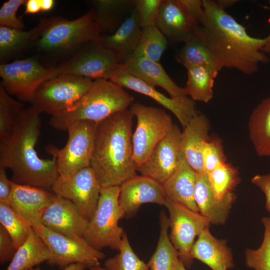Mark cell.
I'll return each instance as SVG.
<instances>
[{
	"label": "cell",
	"mask_w": 270,
	"mask_h": 270,
	"mask_svg": "<svg viewBox=\"0 0 270 270\" xmlns=\"http://www.w3.org/2000/svg\"><path fill=\"white\" fill-rule=\"evenodd\" d=\"M134 100L124 88L110 80H96L71 107L52 116L49 124L56 130H66L80 121L98 123L114 114L128 109Z\"/></svg>",
	"instance_id": "4"
},
{
	"label": "cell",
	"mask_w": 270,
	"mask_h": 270,
	"mask_svg": "<svg viewBox=\"0 0 270 270\" xmlns=\"http://www.w3.org/2000/svg\"><path fill=\"white\" fill-rule=\"evenodd\" d=\"M40 22L42 28L34 45L52 56L72 54L84 44L98 40L100 35L91 10L74 20L54 16Z\"/></svg>",
	"instance_id": "5"
},
{
	"label": "cell",
	"mask_w": 270,
	"mask_h": 270,
	"mask_svg": "<svg viewBox=\"0 0 270 270\" xmlns=\"http://www.w3.org/2000/svg\"><path fill=\"white\" fill-rule=\"evenodd\" d=\"M42 28L40 21L36 26L26 31L0 26V60L2 64L28 46L34 44Z\"/></svg>",
	"instance_id": "31"
},
{
	"label": "cell",
	"mask_w": 270,
	"mask_h": 270,
	"mask_svg": "<svg viewBox=\"0 0 270 270\" xmlns=\"http://www.w3.org/2000/svg\"><path fill=\"white\" fill-rule=\"evenodd\" d=\"M184 44V46L176 54L175 58L186 68L193 66H203L218 72L224 68L210 49L196 36Z\"/></svg>",
	"instance_id": "30"
},
{
	"label": "cell",
	"mask_w": 270,
	"mask_h": 270,
	"mask_svg": "<svg viewBox=\"0 0 270 270\" xmlns=\"http://www.w3.org/2000/svg\"><path fill=\"white\" fill-rule=\"evenodd\" d=\"M88 268L90 270H108L105 268L102 267L100 264L92 266Z\"/></svg>",
	"instance_id": "52"
},
{
	"label": "cell",
	"mask_w": 270,
	"mask_h": 270,
	"mask_svg": "<svg viewBox=\"0 0 270 270\" xmlns=\"http://www.w3.org/2000/svg\"><path fill=\"white\" fill-rule=\"evenodd\" d=\"M6 170L0 166V202L9 204L12 182L8 178Z\"/></svg>",
	"instance_id": "45"
},
{
	"label": "cell",
	"mask_w": 270,
	"mask_h": 270,
	"mask_svg": "<svg viewBox=\"0 0 270 270\" xmlns=\"http://www.w3.org/2000/svg\"><path fill=\"white\" fill-rule=\"evenodd\" d=\"M210 124L204 114H196L182 132L180 149L188 164L196 172H204L202 148L209 140Z\"/></svg>",
	"instance_id": "23"
},
{
	"label": "cell",
	"mask_w": 270,
	"mask_h": 270,
	"mask_svg": "<svg viewBox=\"0 0 270 270\" xmlns=\"http://www.w3.org/2000/svg\"><path fill=\"white\" fill-rule=\"evenodd\" d=\"M40 224L66 236L84 238L88 220L72 202L55 194L43 214Z\"/></svg>",
	"instance_id": "18"
},
{
	"label": "cell",
	"mask_w": 270,
	"mask_h": 270,
	"mask_svg": "<svg viewBox=\"0 0 270 270\" xmlns=\"http://www.w3.org/2000/svg\"><path fill=\"white\" fill-rule=\"evenodd\" d=\"M261 221L264 228L262 242L256 250H246V264L254 270H270V217H263Z\"/></svg>",
	"instance_id": "39"
},
{
	"label": "cell",
	"mask_w": 270,
	"mask_h": 270,
	"mask_svg": "<svg viewBox=\"0 0 270 270\" xmlns=\"http://www.w3.org/2000/svg\"><path fill=\"white\" fill-rule=\"evenodd\" d=\"M0 223L11 236L17 250L27 240L32 226L10 204L0 202Z\"/></svg>",
	"instance_id": "35"
},
{
	"label": "cell",
	"mask_w": 270,
	"mask_h": 270,
	"mask_svg": "<svg viewBox=\"0 0 270 270\" xmlns=\"http://www.w3.org/2000/svg\"><path fill=\"white\" fill-rule=\"evenodd\" d=\"M58 75L57 66L44 68L34 58L0 65V85L9 94L23 101L30 102L43 82Z\"/></svg>",
	"instance_id": "11"
},
{
	"label": "cell",
	"mask_w": 270,
	"mask_h": 270,
	"mask_svg": "<svg viewBox=\"0 0 270 270\" xmlns=\"http://www.w3.org/2000/svg\"><path fill=\"white\" fill-rule=\"evenodd\" d=\"M118 250L116 256L104 261V266L108 270H150L148 264L134 252L126 232Z\"/></svg>",
	"instance_id": "38"
},
{
	"label": "cell",
	"mask_w": 270,
	"mask_h": 270,
	"mask_svg": "<svg viewBox=\"0 0 270 270\" xmlns=\"http://www.w3.org/2000/svg\"><path fill=\"white\" fill-rule=\"evenodd\" d=\"M48 246L51 256L47 263L64 268L76 263L88 268L100 264L106 256L90 246L84 238H72L56 233L42 224L32 227Z\"/></svg>",
	"instance_id": "12"
},
{
	"label": "cell",
	"mask_w": 270,
	"mask_h": 270,
	"mask_svg": "<svg viewBox=\"0 0 270 270\" xmlns=\"http://www.w3.org/2000/svg\"><path fill=\"white\" fill-rule=\"evenodd\" d=\"M207 175L212 192L219 200L234 194L240 180L238 170L227 162L220 164Z\"/></svg>",
	"instance_id": "34"
},
{
	"label": "cell",
	"mask_w": 270,
	"mask_h": 270,
	"mask_svg": "<svg viewBox=\"0 0 270 270\" xmlns=\"http://www.w3.org/2000/svg\"><path fill=\"white\" fill-rule=\"evenodd\" d=\"M88 267L82 264L76 263L71 264L66 268H64L62 270H84ZM30 270H40L39 268H33Z\"/></svg>",
	"instance_id": "47"
},
{
	"label": "cell",
	"mask_w": 270,
	"mask_h": 270,
	"mask_svg": "<svg viewBox=\"0 0 270 270\" xmlns=\"http://www.w3.org/2000/svg\"><path fill=\"white\" fill-rule=\"evenodd\" d=\"M122 62L115 52L96 40L82 46L57 67L60 74H70L94 80H110Z\"/></svg>",
	"instance_id": "10"
},
{
	"label": "cell",
	"mask_w": 270,
	"mask_h": 270,
	"mask_svg": "<svg viewBox=\"0 0 270 270\" xmlns=\"http://www.w3.org/2000/svg\"><path fill=\"white\" fill-rule=\"evenodd\" d=\"M129 110L137 120L132 142L134 160L138 167L148 158L174 124L171 116L160 108L134 102Z\"/></svg>",
	"instance_id": "9"
},
{
	"label": "cell",
	"mask_w": 270,
	"mask_h": 270,
	"mask_svg": "<svg viewBox=\"0 0 270 270\" xmlns=\"http://www.w3.org/2000/svg\"><path fill=\"white\" fill-rule=\"evenodd\" d=\"M98 123L83 120L68 129V140L62 149L50 146L46 150L56 158L58 176L66 178L90 166Z\"/></svg>",
	"instance_id": "8"
},
{
	"label": "cell",
	"mask_w": 270,
	"mask_h": 270,
	"mask_svg": "<svg viewBox=\"0 0 270 270\" xmlns=\"http://www.w3.org/2000/svg\"><path fill=\"white\" fill-rule=\"evenodd\" d=\"M26 0H9L4 2L0 8V25L2 26L24 30V25L21 17L16 16L19 8Z\"/></svg>",
	"instance_id": "42"
},
{
	"label": "cell",
	"mask_w": 270,
	"mask_h": 270,
	"mask_svg": "<svg viewBox=\"0 0 270 270\" xmlns=\"http://www.w3.org/2000/svg\"><path fill=\"white\" fill-rule=\"evenodd\" d=\"M92 80L61 74L43 82L29 102L40 114L55 116L71 107L90 89Z\"/></svg>",
	"instance_id": "7"
},
{
	"label": "cell",
	"mask_w": 270,
	"mask_h": 270,
	"mask_svg": "<svg viewBox=\"0 0 270 270\" xmlns=\"http://www.w3.org/2000/svg\"><path fill=\"white\" fill-rule=\"evenodd\" d=\"M204 172L208 174L220 164L226 162L222 141L219 138L206 141L202 148Z\"/></svg>",
	"instance_id": "40"
},
{
	"label": "cell",
	"mask_w": 270,
	"mask_h": 270,
	"mask_svg": "<svg viewBox=\"0 0 270 270\" xmlns=\"http://www.w3.org/2000/svg\"><path fill=\"white\" fill-rule=\"evenodd\" d=\"M40 114L25 108L18 118L12 136L0 142V166L10 169L14 183L39 188H51L58 174L56 158L38 157L36 145L40 135Z\"/></svg>",
	"instance_id": "2"
},
{
	"label": "cell",
	"mask_w": 270,
	"mask_h": 270,
	"mask_svg": "<svg viewBox=\"0 0 270 270\" xmlns=\"http://www.w3.org/2000/svg\"><path fill=\"white\" fill-rule=\"evenodd\" d=\"M252 182L264 194L266 198V208L270 212V173L254 176L252 179Z\"/></svg>",
	"instance_id": "44"
},
{
	"label": "cell",
	"mask_w": 270,
	"mask_h": 270,
	"mask_svg": "<svg viewBox=\"0 0 270 270\" xmlns=\"http://www.w3.org/2000/svg\"><path fill=\"white\" fill-rule=\"evenodd\" d=\"M24 108V104L10 97L0 85V142L12 136L16 122Z\"/></svg>",
	"instance_id": "37"
},
{
	"label": "cell",
	"mask_w": 270,
	"mask_h": 270,
	"mask_svg": "<svg viewBox=\"0 0 270 270\" xmlns=\"http://www.w3.org/2000/svg\"><path fill=\"white\" fill-rule=\"evenodd\" d=\"M181 134L179 127L174 124L172 130L154 146L148 158L137 167L136 171L163 184L178 167Z\"/></svg>",
	"instance_id": "15"
},
{
	"label": "cell",
	"mask_w": 270,
	"mask_h": 270,
	"mask_svg": "<svg viewBox=\"0 0 270 270\" xmlns=\"http://www.w3.org/2000/svg\"><path fill=\"white\" fill-rule=\"evenodd\" d=\"M250 138L257 154L270 156V97L252 110L248 124Z\"/></svg>",
	"instance_id": "28"
},
{
	"label": "cell",
	"mask_w": 270,
	"mask_h": 270,
	"mask_svg": "<svg viewBox=\"0 0 270 270\" xmlns=\"http://www.w3.org/2000/svg\"><path fill=\"white\" fill-rule=\"evenodd\" d=\"M122 68L131 75L148 84L164 88L172 98H182L188 96L184 88L176 84L160 62L132 52L126 58Z\"/></svg>",
	"instance_id": "20"
},
{
	"label": "cell",
	"mask_w": 270,
	"mask_h": 270,
	"mask_svg": "<svg viewBox=\"0 0 270 270\" xmlns=\"http://www.w3.org/2000/svg\"><path fill=\"white\" fill-rule=\"evenodd\" d=\"M187 81L184 90L186 96L194 101L207 103L213 97L214 80L218 72L207 67L187 68Z\"/></svg>",
	"instance_id": "32"
},
{
	"label": "cell",
	"mask_w": 270,
	"mask_h": 270,
	"mask_svg": "<svg viewBox=\"0 0 270 270\" xmlns=\"http://www.w3.org/2000/svg\"><path fill=\"white\" fill-rule=\"evenodd\" d=\"M16 250L13 240L4 226L0 224V262L11 261Z\"/></svg>",
	"instance_id": "43"
},
{
	"label": "cell",
	"mask_w": 270,
	"mask_h": 270,
	"mask_svg": "<svg viewBox=\"0 0 270 270\" xmlns=\"http://www.w3.org/2000/svg\"><path fill=\"white\" fill-rule=\"evenodd\" d=\"M141 31L138 16L134 8L114 34H100L98 41L115 52L124 62L135 50Z\"/></svg>",
	"instance_id": "27"
},
{
	"label": "cell",
	"mask_w": 270,
	"mask_h": 270,
	"mask_svg": "<svg viewBox=\"0 0 270 270\" xmlns=\"http://www.w3.org/2000/svg\"><path fill=\"white\" fill-rule=\"evenodd\" d=\"M156 24L166 37L184 43L194 36L199 25L182 0H162Z\"/></svg>",
	"instance_id": "19"
},
{
	"label": "cell",
	"mask_w": 270,
	"mask_h": 270,
	"mask_svg": "<svg viewBox=\"0 0 270 270\" xmlns=\"http://www.w3.org/2000/svg\"><path fill=\"white\" fill-rule=\"evenodd\" d=\"M174 270H186V268L180 259L177 262Z\"/></svg>",
	"instance_id": "51"
},
{
	"label": "cell",
	"mask_w": 270,
	"mask_h": 270,
	"mask_svg": "<svg viewBox=\"0 0 270 270\" xmlns=\"http://www.w3.org/2000/svg\"><path fill=\"white\" fill-rule=\"evenodd\" d=\"M110 80L122 88L152 98L172 112L184 128L198 114L196 110L194 101L189 97L186 96L182 98H168L157 90L155 87L131 75L122 66L112 74Z\"/></svg>",
	"instance_id": "16"
},
{
	"label": "cell",
	"mask_w": 270,
	"mask_h": 270,
	"mask_svg": "<svg viewBox=\"0 0 270 270\" xmlns=\"http://www.w3.org/2000/svg\"><path fill=\"white\" fill-rule=\"evenodd\" d=\"M162 0H134L142 28L156 24Z\"/></svg>",
	"instance_id": "41"
},
{
	"label": "cell",
	"mask_w": 270,
	"mask_h": 270,
	"mask_svg": "<svg viewBox=\"0 0 270 270\" xmlns=\"http://www.w3.org/2000/svg\"><path fill=\"white\" fill-rule=\"evenodd\" d=\"M164 206L170 214L169 238L178 253L180 260L186 268H190L193 262L190 251L195 238L208 228L210 223L200 213L168 198Z\"/></svg>",
	"instance_id": "13"
},
{
	"label": "cell",
	"mask_w": 270,
	"mask_h": 270,
	"mask_svg": "<svg viewBox=\"0 0 270 270\" xmlns=\"http://www.w3.org/2000/svg\"><path fill=\"white\" fill-rule=\"evenodd\" d=\"M54 195L42 188L12 182L9 204L33 227L40 224L43 214Z\"/></svg>",
	"instance_id": "21"
},
{
	"label": "cell",
	"mask_w": 270,
	"mask_h": 270,
	"mask_svg": "<svg viewBox=\"0 0 270 270\" xmlns=\"http://www.w3.org/2000/svg\"><path fill=\"white\" fill-rule=\"evenodd\" d=\"M196 178L181 151L176 170L162 185L167 198L199 213L194 198Z\"/></svg>",
	"instance_id": "25"
},
{
	"label": "cell",
	"mask_w": 270,
	"mask_h": 270,
	"mask_svg": "<svg viewBox=\"0 0 270 270\" xmlns=\"http://www.w3.org/2000/svg\"><path fill=\"white\" fill-rule=\"evenodd\" d=\"M203 13L195 36L210 49L223 68L246 74L256 72L270 58L262 49L270 38H254L216 0H202Z\"/></svg>",
	"instance_id": "1"
},
{
	"label": "cell",
	"mask_w": 270,
	"mask_h": 270,
	"mask_svg": "<svg viewBox=\"0 0 270 270\" xmlns=\"http://www.w3.org/2000/svg\"><path fill=\"white\" fill-rule=\"evenodd\" d=\"M128 109L98 123L90 166L102 187L120 186L136 176L132 118Z\"/></svg>",
	"instance_id": "3"
},
{
	"label": "cell",
	"mask_w": 270,
	"mask_h": 270,
	"mask_svg": "<svg viewBox=\"0 0 270 270\" xmlns=\"http://www.w3.org/2000/svg\"><path fill=\"white\" fill-rule=\"evenodd\" d=\"M50 256L48 246L32 229L27 240L16 250L6 270H30L48 262Z\"/></svg>",
	"instance_id": "29"
},
{
	"label": "cell",
	"mask_w": 270,
	"mask_h": 270,
	"mask_svg": "<svg viewBox=\"0 0 270 270\" xmlns=\"http://www.w3.org/2000/svg\"><path fill=\"white\" fill-rule=\"evenodd\" d=\"M194 198L200 214L210 224H223L236 200V195L234 193L224 200L217 199L210 188L207 174L203 172H196Z\"/></svg>",
	"instance_id": "22"
},
{
	"label": "cell",
	"mask_w": 270,
	"mask_h": 270,
	"mask_svg": "<svg viewBox=\"0 0 270 270\" xmlns=\"http://www.w3.org/2000/svg\"><path fill=\"white\" fill-rule=\"evenodd\" d=\"M269 34L270 38L262 49V52L266 54H270V34Z\"/></svg>",
	"instance_id": "50"
},
{
	"label": "cell",
	"mask_w": 270,
	"mask_h": 270,
	"mask_svg": "<svg viewBox=\"0 0 270 270\" xmlns=\"http://www.w3.org/2000/svg\"><path fill=\"white\" fill-rule=\"evenodd\" d=\"M190 256L197 259L212 270H228L234 266L232 254L226 240L214 236L206 228L198 235L193 244Z\"/></svg>",
	"instance_id": "24"
},
{
	"label": "cell",
	"mask_w": 270,
	"mask_h": 270,
	"mask_svg": "<svg viewBox=\"0 0 270 270\" xmlns=\"http://www.w3.org/2000/svg\"><path fill=\"white\" fill-rule=\"evenodd\" d=\"M160 234L156 250L147 263L150 270H174L179 255L168 235V218L160 214Z\"/></svg>",
	"instance_id": "33"
},
{
	"label": "cell",
	"mask_w": 270,
	"mask_h": 270,
	"mask_svg": "<svg viewBox=\"0 0 270 270\" xmlns=\"http://www.w3.org/2000/svg\"><path fill=\"white\" fill-rule=\"evenodd\" d=\"M41 10L42 12H48L52 9L55 4L54 0H40Z\"/></svg>",
	"instance_id": "48"
},
{
	"label": "cell",
	"mask_w": 270,
	"mask_h": 270,
	"mask_svg": "<svg viewBox=\"0 0 270 270\" xmlns=\"http://www.w3.org/2000/svg\"><path fill=\"white\" fill-rule=\"evenodd\" d=\"M24 4L26 8L24 15L35 14L42 11L40 0H26Z\"/></svg>",
	"instance_id": "46"
},
{
	"label": "cell",
	"mask_w": 270,
	"mask_h": 270,
	"mask_svg": "<svg viewBox=\"0 0 270 270\" xmlns=\"http://www.w3.org/2000/svg\"><path fill=\"white\" fill-rule=\"evenodd\" d=\"M167 45L166 37L155 24L142 28L138 45L133 52L160 62Z\"/></svg>",
	"instance_id": "36"
},
{
	"label": "cell",
	"mask_w": 270,
	"mask_h": 270,
	"mask_svg": "<svg viewBox=\"0 0 270 270\" xmlns=\"http://www.w3.org/2000/svg\"><path fill=\"white\" fill-rule=\"evenodd\" d=\"M100 34H114L134 8V0L88 1Z\"/></svg>",
	"instance_id": "26"
},
{
	"label": "cell",
	"mask_w": 270,
	"mask_h": 270,
	"mask_svg": "<svg viewBox=\"0 0 270 270\" xmlns=\"http://www.w3.org/2000/svg\"><path fill=\"white\" fill-rule=\"evenodd\" d=\"M217 2L222 8H226L231 6L234 4L237 0H216Z\"/></svg>",
	"instance_id": "49"
},
{
	"label": "cell",
	"mask_w": 270,
	"mask_h": 270,
	"mask_svg": "<svg viewBox=\"0 0 270 270\" xmlns=\"http://www.w3.org/2000/svg\"><path fill=\"white\" fill-rule=\"evenodd\" d=\"M118 204L124 218L134 216L144 204H165L167 197L163 185L148 176H138L120 186Z\"/></svg>",
	"instance_id": "17"
},
{
	"label": "cell",
	"mask_w": 270,
	"mask_h": 270,
	"mask_svg": "<svg viewBox=\"0 0 270 270\" xmlns=\"http://www.w3.org/2000/svg\"><path fill=\"white\" fill-rule=\"evenodd\" d=\"M120 186L102 187L96 210L88 221L84 238L96 250H119L125 232L118 226L124 218L118 204Z\"/></svg>",
	"instance_id": "6"
},
{
	"label": "cell",
	"mask_w": 270,
	"mask_h": 270,
	"mask_svg": "<svg viewBox=\"0 0 270 270\" xmlns=\"http://www.w3.org/2000/svg\"><path fill=\"white\" fill-rule=\"evenodd\" d=\"M102 186L90 166L64 178L58 176L52 190L69 200L80 214L90 220L97 207Z\"/></svg>",
	"instance_id": "14"
}]
</instances>
